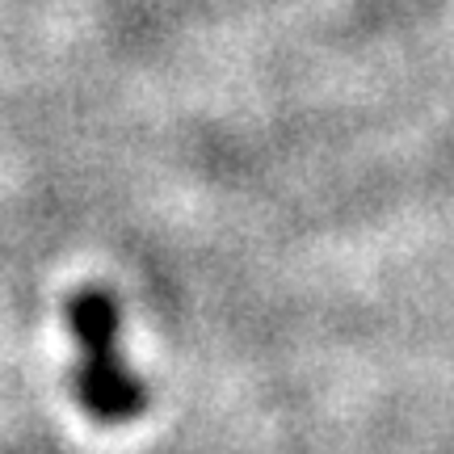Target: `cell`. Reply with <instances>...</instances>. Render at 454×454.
<instances>
[{"label": "cell", "instance_id": "cell-1", "mask_svg": "<svg viewBox=\"0 0 454 454\" xmlns=\"http://www.w3.org/2000/svg\"><path fill=\"white\" fill-rule=\"evenodd\" d=\"M64 320L67 333L76 340V366L67 374L72 400L81 404L89 421L106 425V429H122V425L139 421L152 404L147 383L139 371H130L118 333H122V308L114 299L110 286L84 282L64 299Z\"/></svg>", "mask_w": 454, "mask_h": 454}]
</instances>
